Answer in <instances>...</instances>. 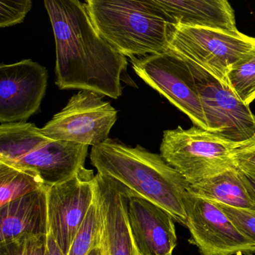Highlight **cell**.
<instances>
[{"label":"cell","instance_id":"cell-14","mask_svg":"<svg viewBox=\"0 0 255 255\" xmlns=\"http://www.w3.org/2000/svg\"><path fill=\"white\" fill-rule=\"evenodd\" d=\"M129 229L140 255H172L177 246L173 217L153 202L130 195L127 203Z\"/></svg>","mask_w":255,"mask_h":255},{"label":"cell","instance_id":"cell-7","mask_svg":"<svg viewBox=\"0 0 255 255\" xmlns=\"http://www.w3.org/2000/svg\"><path fill=\"white\" fill-rule=\"evenodd\" d=\"M130 61L145 83L184 112L195 126L208 130L194 76L184 57L167 50Z\"/></svg>","mask_w":255,"mask_h":255},{"label":"cell","instance_id":"cell-28","mask_svg":"<svg viewBox=\"0 0 255 255\" xmlns=\"http://www.w3.org/2000/svg\"><path fill=\"white\" fill-rule=\"evenodd\" d=\"M136 255H140L139 254V253H137V252H136Z\"/></svg>","mask_w":255,"mask_h":255},{"label":"cell","instance_id":"cell-27","mask_svg":"<svg viewBox=\"0 0 255 255\" xmlns=\"http://www.w3.org/2000/svg\"><path fill=\"white\" fill-rule=\"evenodd\" d=\"M88 255H103V254H102V250L101 248H100V245H99L98 247L93 249V250L88 253Z\"/></svg>","mask_w":255,"mask_h":255},{"label":"cell","instance_id":"cell-1","mask_svg":"<svg viewBox=\"0 0 255 255\" xmlns=\"http://www.w3.org/2000/svg\"><path fill=\"white\" fill-rule=\"evenodd\" d=\"M55 46V84L61 90H88L112 99L122 95L121 82L134 85L127 57L104 40L80 0H43Z\"/></svg>","mask_w":255,"mask_h":255},{"label":"cell","instance_id":"cell-11","mask_svg":"<svg viewBox=\"0 0 255 255\" xmlns=\"http://www.w3.org/2000/svg\"><path fill=\"white\" fill-rule=\"evenodd\" d=\"M94 172L85 166L46 190L48 233L67 255L94 199Z\"/></svg>","mask_w":255,"mask_h":255},{"label":"cell","instance_id":"cell-15","mask_svg":"<svg viewBox=\"0 0 255 255\" xmlns=\"http://www.w3.org/2000/svg\"><path fill=\"white\" fill-rule=\"evenodd\" d=\"M48 187L0 207V244L28 235H47Z\"/></svg>","mask_w":255,"mask_h":255},{"label":"cell","instance_id":"cell-4","mask_svg":"<svg viewBox=\"0 0 255 255\" xmlns=\"http://www.w3.org/2000/svg\"><path fill=\"white\" fill-rule=\"evenodd\" d=\"M88 148L48 138L25 121L0 126V162L33 174L46 186L74 176L85 164Z\"/></svg>","mask_w":255,"mask_h":255},{"label":"cell","instance_id":"cell-9","mask_svg":"<svg viewBox=\"0 0 255 255\" xmlns=\"http://www.w3.org/2000/svg\"><path fill=\"white\" fill-rule=\"evenodd\" d=\"M185 59L194 76L208 130L232 142L251 139L255 134V115L250 106L244 104L220 79Z\"/></svg>","mask_w":255,"mask_h":255},{"label":"cell","instance_id":"cell-13","mask_svg":"<svg viewBox=\"0 0 255 255\" xmlns=\"http://www.w3.org/2000/svg\"><path fill=\"white\" fill-rule=\"evenodd\" d=\"M94 199L100 211L103 255H136L127 220L131 193L122 184L97 172L93 178Z\"/></svg>","mask_w":255,"mask_h":255},{"label":"cell","instance_id":"cell-20","mask_svg":"<svg viewBox=\"0 0 255 255\" xmlns=\"http://www.w3.org/2000/svg\"><path fill=\"white\" fill-rule=\"evenodd\" d=\"M100 211L95 199L79 228L67 255H88L100 245Z\"/></svg>","mask_w":255,"mask_h":255},{"label":"cell","instance_id":"cell-17","mask_svg":"<svg viewBox=\"0 0 255 255\" xmlns=\"http://www.w3.org/2000/svg\"><path fill=\"white\" fill-rule=\"evenodd\" d=\"M189 190L212 202L255 211L236 166L190 184Z\"/></svg>","mask_w":255,"mask_h":255},{"label":"cell","instance_id":"cell-5","mask_svg":"<svg viewBox=\"0 0 255 255\" xmlns=\"http://www.w3.org/2000/svg\"><path fill=\"white\" fill-rule=\"evenodd\" d=\"M244 142L228 140L196 126L189 129L178 127L165 130L160 154L193 184L236 166L232 154Z\"/></svg>","mask_w":255,"mask_h":255},{"label":"cell","instance_id":"cell-3","mask_svg":"<svg viewBox=\"0 0 255 255\" xmlns=\"http://www.w3.org/2000/svg\"><path fill=\"white\" fill-rule=\"evenodd\" d=\"M100 35L125 57L169 50L180 20L155 0H85Z\"/></svg>","mask_w":255,"mask_h":255},{"label":"cell","instance_id":"cell-25","mask_svg":"<svg viewBox=\"0 0 255 255\" xmlns=\"http://www.w3.org/2000/svg\"><path fill=\"white\" fill-rule=\"evenodd\" d=\"M239 171L241 179H242L243 183H244V186L247 189V193H248L250 199H252L255 205V175L247 173V172L240 170V169Z\"/></svg>","mask_w":255,"mask_h":255},{"label":"cell","instance_id":"cell-24","mask_svg":"<svg viewBox=\"0 0 255 255\" xmlns=\"http://www.w3.org/2000/svg\"><path fill=\"white\" fill-rule=\"evenodd\" d=\"M232 159L240 170L255 175V134L234 151Z\"/></svg>","mask_w":255,"mask_h":255},{"label":"cell","instance_id":"cell-8","mask_svg":"<svg viewBox=\"0 0 255 255\" xmlns=\"http://www.w3.org/2000/svg\"><path fill=\"white\" fill-rule=\"evenodd\" d=\"M117 117L118 112L103 95L81 90L40 130L52 139L94 146L109 139Z\"/></svg>","mask_w":255,"mask_h":255},{"label":"cell","instance_id":"cell-21","mask_svg":"<svg viewBox=\"0 0 255 255\" xmlns=\"http://www.w3.org/2000/svg\"><path fill=\"white\" fill-rule=\"evenodd\" d=\"M0 255H47V235H28L0 244Z\"/></svg>","mask_w":255,"mask_h":255},{"label":"cell","instance_id":"cell-12","mask_svg":"<svg viewBox=\"0 0 255 255\" xmlns=\"http://www.w3.org/2000/svg\"><path fill=\"white\" fill-rule=\"evenodd\" d=\"M48 73L31 59L0 66V123L22 122L38 112Z\"/></svg>","mask_w":255,"mask_h":255},{"label":"cell","instance_id":"cell-16","mask_svg":"<svg viewBox=\"0 0 255 255\" xmlns=\"http://www.w3.org/2000/svg\"><path fill=\"white\" fill-rule=\"evenodd\" d=\"M181 23L238 31L235 10L228 0H155Z\"/></svg>","mask_w":255,"mask_h":255},{"label":"cell","instance_id":"cell-10","mask_svg":"<svg viewBox=\"0 0 255 255\" xmlns=\"http://www.w3.org/2000/svg\"><path fill=\"white\" fill-rule=\"evenodd\" d=\"M187 227L202 255H253L255 243L212 201L187 190L183 195Z\"/></svg>","mask_w":255,"mask_h":255},{"label":"cell","instance_id":"cell-19","mask_svg":"<svg viewBox=\"0 0 255 255\" xmlns=\"http://www.w3.org/2000/svg\"><path fill=\"white\" fill-rule=\"evenodd\" d=\"M227 79L234 94L250 106L255 100V49L232 67Z\"/></svg>","mask_w":255,"mask_h":255},{"label":"cell","instance_id":"cell-2","mask_svg":"<svg viewBox=\"0 0 255 255\" xmlns=\"http://www.w3.org/2000/svg\"><path fill=\"white\" fill-rule=\"evenodd\" d=\"M90 158L98 173L117 180L131 195L158 205L187 226L183 195L190 184L161 154L109 138L92 146Z\"/></svg>","mask_w":255,"mask_h":255},{"label":"cell","instance_id":"cell-6","mask_svg":"<svg viewBox=\"0 0 255 255\" xmlns=\"http://www.w3.org/2000/svg\"><path fill=\"white\" fill-rule=\"evenodd\" d=\"M255 49V37L241 31L181 22L169 46V50L200 66L226 85L232 67Z\"/></svg>","mask_w":255,"mask_h":255},{"label":"cell","instance_id":"cell-18","mask_svg":"<svg viewBox=\"0 0 255 255\" xmlns=\"http://www.w3.org/2000/svg\"><path fill=\"white\" fill-rule=\"evenodd\" d=\"M46 187L33 174L0 162V207Z\"/></svg>","mask_w":255,"mask_h":255},{"label":"cell","instance_id":"cell-22","mask_svg":"<svg viewBox=\"0 0 255 255\" xmlns=\"http://www.w3.org/2000/svg\"><path fill=\"white\" fill-rule=\"evenodd\" d=\"M31 5V0H0V27L22 23Z\"/></svg>","mask_w":255,"mask_h":255},{"label":"cell","instance_id":"cell-23","mask_svg":"<svg viewBox=\"0 0 255 255\" xmlns=\"http://www.w3.org/2000/svg\"><path fill=\"white\" fill-rule=\"evenodd\" d=\"M214 202L223 210L243 234L255 243V211Z\"/></svg>","mask_w":255,"mask_h":255},{"label":"cell","instance_id":"cell-26","mask_svg":"<svg viewBox=\"0 0 255 255\" xmlns=\"http://www.w3.org/2000/svg\"><path fill=\"white\" fill-rule=\"evenodd\" d=\"M47 255H67L50 234L47 233Z\"/></svg>","mask_w":255,"mask_h":255}]
</instances>
